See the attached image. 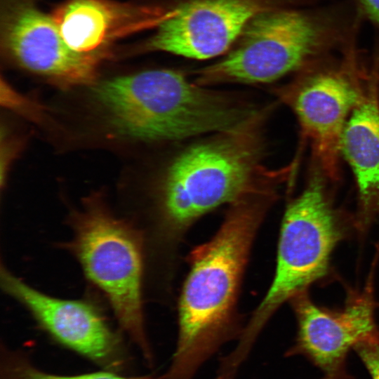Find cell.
Returning <instances> with one entry per match:
<instances>
[{
    "mask_svg": "<svg viewBox=\"0 0 379 379\" xmlns=\"http://www.w3.org/2000/svg\"><path fill=\"white\" fill-rule=\"evenodd\" d=\"M277 193L263 188L231 204L215 234L191 252L179 301L175 348L159 379H194L225 344L239 339L244 328L237 314L242 277Z\"/></svg>",
    "mask_w": 379,
    "mask_h": 379,
    "instance_id": "cell-1",
    "label": "cell"
},
{
    "mask_svg": "<svg viewBox=\"0 0 379 379\" xmlns=\"http://www.w3.org/2000/svg\"><path fill=\"white\" fill-rule=\"evenodd\" d=\"M91 100L118 136L179 140L235 128L259 110L171 69H150L93 84Z\"/></svg>",
    "mask_w": 379,
    "mask_h": 379,
    "instance_id": "cell-2",
    "label": "cell"
},
{
    "mask_svg": "<svg viewBox=\"0 0 379 379\" xmlns=\"http://www.w3.org/2000/svg\"><path fill=\"white\" fill-rule=\"evenodd\" d=\"M264 112L192 145L173 159L158 190L149 234L181 232L217 207L290 177L291 165L271 170L262 164Z\"/></svg>",
    "mask_w": 379,
    "mask_h": 379,
    "instance_id": "cell-3",
    "label": "cell"
},
{
    "mask_svg": "<svg viewBox=\"0 0 379 379\" xmlns=\"http://www.w3.org/2000/svg\"><path fill=\"white\" fill-rule=\"evenodd\" d=\"M67 241L58 244L77 260L91 288L104 299L117 326L152 367L154 354L147 334L143 294L145 247L140 232L100 195L69 212Z\"/></svg>",
    "mask_w": 379,
    "mask_h": 379,
    "instance_id": "cell-4",
    "label": "cell"
},
{
    "mask_svg": "<svg viewBox=\"0 0 379 379\" xmlns=\"http://www.w3.org/2000/svg\"><path fill=\"white\" fill-rule=\"evenodd\" d=\"M328 181L312 165L305 189L288 204L274 279L237 340L234 350L239 356H250L264 326L285 302L327 276L335 248L348 235L351 225L355 227L354 219L335 207Z\"/></svg>",
    "mask_w": 379,
    "mask_h": 379,
    "instance_id": "cell-5",
    "label": "cell"
},
{
    "mask_svg": "<svg viewBox=\"0 0 379 379\" xmlns=\"http://www.w3.org/2000/svg\"><path fill=\"white\" fill-rule=\"evenodd\" d=\"M331 27L320 16L292 11L257 13L241 32L237 47L198 73L195 83L274 81L312 65L332 38Z\"/></svg>",
    "mask_w": 379,
    "mask_h": 379,
    "instance_id": "cell-6",
    "label": "cell"
},
{
    "mask_svg": "<svg viewBox=\"0 0 379 379\" xmlns=\"http://www.w3.org/2000/svg\"><path fill=\"white\" fill-rule=\"evenodd\" d=\"M0 285L52 341L100 369L126 373L131 368L133 359L126 336L119 326L112 324L102 304L104 299L93 288L80 298L53 296L16 276L2 260Z\"/></svg>",
    "mask_w": 379,
    "mask_h": 379,
    "instance_id": "cell-7",
    "label": "cell"
},
{
    "mask_svg": "<svg viewBox=\"0 0 379 379\" xmlns=\"http://www.w3.org/2000/svg\"><path fill=\"white\" fill-rule=\"evenodd\" d=\"M373 72L354 58L328 67H306L291 83L277 90L298 121L310 145L312 165L331 181L339 178L341 138L352 112L361 102Z\"/></svg>",
    "mask_w": 379,
    "mask_h": 379,
    "instance_id": "cell-8",
    "label": "cell"
},
{
    "mask_svg": "<svg viewBox=\"0 0 379 379\" xmlns=\"http://www.w3.org/2000/svg\"><path fill=\"white\" fill-rule=\"evenodd\" d=\"M297 320L294 345L286 356L302 355L317 366L323 379H345L349 351L359 343L379 336L371 287L349 293L342 309L317 305L307 292L289 301Z\"/></svg>",
    "mask_w": 379,
    "mask_h": 379,
    "instance_id": "cell-9",
    "label": "cell"
},
{
    "mask_svg": "<svg viewBox=\"0 0 379 379\" xmlns=\"http://www.w3.org/2000/svg\"><path fill=\"white\" fill-rule=\"evenodd\" d=\"M1 44L19 66L62 86L93 84L101 57L72 51L53 18L31 0H8Z\"/></svg>",
    "mask_w": 379,
    "mask_h": 379,
    "instance_id": "cell-10",
    "label": "cell"
},
{
    "mask_svg": "<svg viewBox=\"0 0 379 379\" xmlns=\"http://www.w3.org/2000/svg\"><path fill=\"white\" fill-rule=\"evenodd\" d=\"M258 12L254 0H194L164 19L147 47L208 59L228 49Z\"/></svg>",
    "mask_w": 379,
    "mask_h": 379,
    "instance_id": "cell-11",
    "label": "cell"
},
{
    "mask_svg": "<svg viewBox=\"0 0 379 379\" xmlns=\"http://www.w3.org/2000/svg\"><path fill=\"white\" fill-rule=\"evenodd\" d=\"M340 151L357 184L355 229L365 234L374 222H379V75L376 71L346 122Z\"/></svg>",
    "mask_w": 379,
    "mask_h": 379,
    "instance_id": "cell-12",
    "label": "cell"
},
{
    "mask_svg": "<svg viewBox=\"0 0 379 379\" xmlns=\"http://www.w3.org/2000/svg\"><path fill=\"white\" fill-rule=\"evenodd\" d=\"M140 11L109 0H68L52 16L72 51L101 57L110 43L136 27Z\"/></svg>",
    "mask_w": 379,
    "mask_h": 379,
    "instance_id": "cell-13",
    "label": "cell"
},
{
    "mask_svg": "<svg viewBox=\"0 0 379 379\" xmlns=\"http://www.w3.org/2000/svg\"><path fill=\"white\" fill-rule=\"evenodd\" d=\"M0 379H159V375L152 373L129 375L102 369L79 374L53 373L36 364L27 350L13 348L1 342Z\"/></svg>",
    "mask_w": 379,
    "mask_h": 379,
    "instance_id": "cell-14",
    "label": "cell"
},
{
    "mask_svg": "<svg viewBox=\"0 0 379 379\" xmlns=\"http://www.w3.org/2000/svg\"><path fill=\"white\" fill-rule=\"evenodd\" d=\"M372 379H379V336L364 340L354 348Z\"/></svg>",
    "mask_w": 379,
    "mask_h": 379,
    "instance_id": "cell-15",
    "label": "cell"
},
{
    "mask_svg": "<svg viewBox=\"0 0 379 379\" xmlns=\"http://www.w3.org/2000/svg\"><path fill=\"white\" fill-rule=\"evenodd\" d=\"M365 12L379 27V0H359Z\"/></svg>",
    "mask_w": 379,
    "mask_h": 379,
    "instance_id": "cell-16",
    "label": "cell"
}]
</instances>
